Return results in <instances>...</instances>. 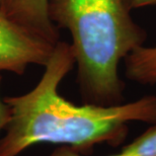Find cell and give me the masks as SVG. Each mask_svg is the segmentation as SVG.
Returning <instances> with one entry per match:
<instances>
[{
  "label": "cell",
  "mask_w": 156,
  "mask_h": 156,
  "mask_svg": "<svg viewBox=\"0 0 156 156\" xmlns=\"http://www.w3.org/2000/svg\"><path fill=\"white\" fill-rule=\"evenodd\" d=\"M0 83H1V76H0ZM10 120V108L8 105L4 101V99L0 98V132L5 129Z\"/></svg>",
  "instance_id": "cell-8"
},
{
  "label": "cell",
  "mask_w": 156,
  "mask_h": 156,
  "mask_svg": "<svg viewBox=\"0 0 156 156\" xmlns=\"http://www.w3.org/2000/svg\"><path fill=\"white\" fill-rule=\"evenodd\" d=\"M74 64L71 45L59 41L35 88L4 98L10 120L0 139V156H17L38 143L61 144L85 153L96 144H121L130 122L156 124L155 95L108 107L77 105L61 96L59 85Z\"/></svg>",
  "instance_id": "cell-1"
},
{
  "label": "cell",
  "mask_w": 156,
  "mask_h": 156,
  "mask_svg": "<svg viewBox=\"0 0 156 156\" xmlns=\"http://www.w3.org/2000/svg\"><path fill=\"white\" fill-rule=\"evenodd\" d=\"M56 45L21 26L0 5V72L23 74L29 65L46 66Z\"/></svg>",
  "instance_id": "cell-3"
},
{
  "label": "cell",
  "mask_w": 156,
  "mask_h": 156,
  "mask_svg": "<svg viewBox=\"0 0 156 156\" xmlns=\"http://www.w3.org/2000/svg\"><path fill=\"white\" fill-rule=\"evenodd\" d=\"M49 156H83V155H82V153L78 152L77 150H75V149L69 147V146H62V147L55 149ZM111 156H126V155L121 151L120 153L114 154Z\"/></svg>",
  "instance_id": "cell-7"
},
{
  "label": "cell",
  "mask_w": 156,
  "mask_h": 156,
  "mask_svg": "<svg viewBox=\"0 0 156 156\" xmlns=\"http://www.w3.org/2000/svg\"><path fill=\"white\" fill-rule=\"evenodd\" d=\"M126 76L140 84L156 83V47H140L125 58Z\"/></svg>",
  "instance_id": "cell-5"
},
{
  "label": "cell",
  "mask_w": 156,
  "mask_h": 156,
  "mask_svg": "<svg viewBox=\"0 0 156 156\" xmlns=\"http://www.w3.org/2000/svg\"><path fill=\"white\" fill-rule=\"evenodd\" d=\"M49 15L56 27L71 35L77 80L86 104H123L125 83L119 77V64L147 39L126 2L49 0Z\"/></svg>",
  "instance_id": "cell-2"
},
{
  "label": "cell",
  "mask_w": 156,
  "mask_h": 156,
  "mask_svg": "<svg viewBox=\"0 0 156 156\" xmlns=\"http://www.w3.org/2000/svg\"><path fill=\"white\" fill-rule=\"evenodd\" d=\"M3 2V0H0V5H1V3Z\"/></svg>",
  "instance_id": "cell-11"
},
{
  "label": "cell",
  "mask_w": 156,
  "mask_h": 156,
  "mask_svg": "<svg viewBox=\"0 0 156 156\" xmlns=\"http://www.w3.org/2000/svg\"><path fill=\"white\" fill-rule=\"evenodd\" d=\"M146 6H156V0H132L131 9L142 8Z\"/></svg>",
  "instance_id": "cell-9"
},
{
  "label": "cell",
  "mask_w": 156,
  "mask_h": 156,
  "mask_svg": "<svg viewBox=\"0 0 156 156\" xmlns=\"http://www.w3.org/2000/svg\"><path fill=\"white\" fill-rule=\"evenodd\" d=\"M1 6L30 32L55 45L59 42L58 27L49 15V0H3Z\"/></svg>",
  "instance_id": "cell-4"
},
{
  "label": "cell",
  "mask_w": 156,
  "mask_h": 156,
  "mask_svg": "<svg viewBox=\"0 0 156 156\" xmlns=\"http://www.w3.org/2000/svg\"><path fill=\"white\" fill-rule=\"evenodd\" d=\"M124 1L126 2V4L129 6L130 9H131V2H132V0H124ZM131 10H132V9H131Z\"/></svg>",
  "instance_id": "cell-10"
},
{
  "label": "cell",
  "mask_w": 156,
  "mask_h": 156,
  "mask_svg": "<svg viewBox=\"0 0 156 156\" xmlns=\"http://www.w3.org/2000/svg\"><path fill=\"white\" fill-rule=\"evenodd\" d=\"M121 151L126 156H156V124Z\"/></svg>",
  "instance_id": "cell-6"
}]
</instances>
